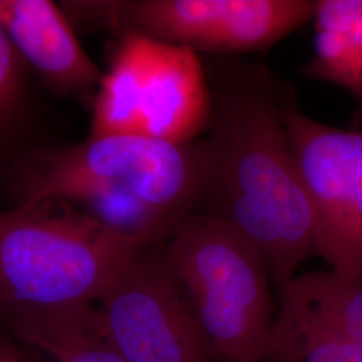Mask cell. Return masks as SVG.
I'll use <instances>...</instances> for the list:
<instances>
[{
	"label": "cell",
	"mask_w": 362,
	"mask_h": 362,
	"mask_svg": "<svg viewBox=\"0 0 362 362\" xmlns=\"http://www.w3.org/2000/svg\"><path fill=\"white\" fill-rule=\"evenodd\" d=\"M0 362H37L31 350L0 326Z\"/></svg>",
	"instance_id": "2e32d148"
},
{
	"label": "cell",
	"mask_w": 362,
	"mask_h": 362,
	"mask_svg": "<svg viewBox=\"0 0 362 362\" xmlns=\"http://www.w3.org/2000/svg\"><path fill=\"white\" fill-rule=\"evenodd\" d=\"M286 132L310 204L317 254L345 279L362 278V133L337 129L287 101Z\"/></svg>",
	"instance_id": "52a82bcc"
},
{
	"label": "cell",
	"mask_w": 362,
	"mask_h": 362,
	"mask_svg": "<svg viewBox=\"0 0 362 362\" xmlns=\"http://www.w3.org/2000/svg\"><path fill=\"white\" fill-rule=\"evenodd\" d=\"M281 300L264 362H362V348L334 325L293 298Z\"/></svg>",
	"instance_id": "4fadbf2b"
},
{
	"label": "cell",
	"mask_w": 362,
	"mask_h": 362,
	"mask_svg": "<svg viewBox=\"0 0 362 362\" xmlns=\"http://www.w3.org/2000/svg\"><path fill=\"white\" fill-rule=\"evenodd\" d=\"M208 83L207 136L192 143L194 214L243 235L282 288L317 254L310 204L286 132L288 100L270 70L257 64L220 62Z\"/></svg>",
	"instance_id": "6da1fadb"
},
{
	"label": "cell",
	"mask_w": 362,
	"mask_h": 362,
	"mask_svg": "<svg viewBox=\"0 0 362 362\" xmlns=\"http://www.w3.org/2000/svg\"><path fill=\"white\" fill-rule=\"evenodd\" d=\"M144 250L65 200L10 208L0 212V311L95 303Z\"/></svg>",
	"instance_id": "7a4b0ae2"
},
{
	"label": "cell",
	"mask_w": 362,
	"mask_h": 362,
	"mask_svg": "<svg viewBox=\"0 0 362 362\" xmlns=\"http://www.w3.org/2000/svg\"><path fill=\"white\" fill-rule=\"evenodd\" d=\"M315 0H66L74 28L133 33L194 52L267 49L315 15Z\"/></svg>",
	"instance_id": "5b68a950"
},
{
	"label": "cell",
	"mask_w": 362,
	"mask_h": 362,
	"mask_svg": "<svg viewBox=\"0 0 362 362\" xmlns=\"http://www.w3.org/2000/svg\"><path fill=\"white\" fill-rule=\"evenodd\" d=\"M0 326L52 362H128L105 334L95 303L58 310L0 311Z\"/></svg>",
	"instance_id": "30bf717a"
},
{
	"label": "cell",
	"mask_w": 362,
	"mask_h": 362,
	"mask_svg": "<svg viewBox=\"0 0 362 362\" xmlns=\"http://www.w3.org/2000/svg\"><path fill=\"white\" fill-rule=\"evenodd\" d=\"M117 38L110 65L94 98L88 139L139 134L144 93L157 40L133 33Z\"/></svg>",
	"instance_id": "8fae6325"
},
{
	"label": "cell",
	"mask_w": 362,
	"mask_h": 362,
	"mask_svg": "<svg viewBox=\"0 0 362 362\" xmlns=\"http://www.w3.org/2000/svg\"><path fill=\"white\" fill-rule=\"evenodd\" d=\"M211 121V91L197 52L156 43L144 93L139 134L170 144L194 143Z\"/></svg>",
	"instance_id": "9c48e42d"
},
{
	"label": "cell",
	"mask_w": 362,
	"mask_h": 362,
	"mask_svg": "<svg viewBox=\"0 0 362 362\" xmlns=\"http://www.w3.org/2000/svg\"><path fill=\"white\" fill-rule=\"evenodd\" d=\"M0 26L40 82L62 95L97 90L104 73L81 46L59 4L50 0H0Z\"/></svg>",
	"instance_id": "ba28073f"
},
{
	"label": "cell",
	"mask_w": 362,
	"mask_h": 362,
	"mask_svg": "<svg viewBox=\"0 0 362 362\" xmlns=\"http://www.w3.org/2000/svg\"><path fill=\"white\" fill-rule=\"evenodd\" d=\"M28 70L0 26V181L6 187L16 161L35 148L27 143L34 113Z\"/></svg>",
	"instance_id": "5bb4252c"
},
{
	"label": "cell",
	"mask_w": 362,
	"mask_h": 362,
	"mask_svg": "<svg viewBox=\"0 0 362 362\" xmlns=\"http://www.w3.org/2000/svg\"><path fill=\"white\" fill-rule=\"evenodd\" d=\"M83 181L118 185L181 223L196 204L192 143L118 134L59 148L35 146L13 165L7 189L18 207L47 200L66 185Z\"/></svg>",
	"instance_id": "277c9868"
},
{
	"label": "cell",
	"mask_w": 362,
	"mask_h": 362,
	"mask_svg": "<svg viewBox=\"0 0 362 362\" xmlns=\"http://www.w3.org/2000/svg\"><path fill=\"white\" fill-rule=\"evenodd\" d=\"M315 1L314 54L302 73L362 103V0Z\"/></svg>",
	"instance_id": "7c38bea8"
},
{
	"label": "cell",
	"mask_w": 362,
	"mask_h": 362,
	"mask_svg": "<svg viewBox=\"0 0 362 362\" xmlns=\"http://www.w3.org/2000/svg\"><path fill=\"white\" fill-rule=\"evenodd\" d=\"M169 267L227 362H264L272 305L258 250L224 221L191 214L165 243Z\"/></svg>",
	"instance_id": "3957f363"
},
{
	"label": "cell",
	"mask_w": 362,
	"mask_h": 362,
	"mask_svg": "<svg viewBox=\"0 0 362 362\" xmlns=\"http://www.w3.org/2000/svg\"><path fill=\"white\" fill-rule=\"evenodd\" d=\"M95 306L105 334L128 362L226 361L170 270L165 243L139 252Z\"/></svg>",
	"instance_id": "8992f818"
},
{
	"label": "cell",
	"mask_w": 362,
	"mask_h": 362,
	"mask_svg": "<svg viewBox=\"0 0 362 362\" xmlns=\"http://www.w3.org/2000/svg\"><path fill=\"white\" fill-rule=\"evenodd\" d=\"M279 291L324 317L362 348V278L350 281L334 272H309L297 275Z\"/></svg>",
	"instance_id": "9a60e30c"
}]
</instances>
